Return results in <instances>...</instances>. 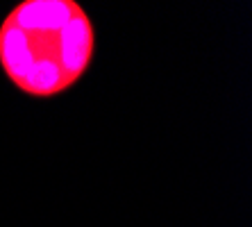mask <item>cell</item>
Wrapping results in <instances>:
<instances>
[{"mask_svg":"<svg viewBox=\"0 0 252 227\" xmlns=\"http://www.w3.org/2000/svg\"><path fill=\"white\" fill-rule=\"evenodd\" d=\"M94 50L91 18L73 0H25L0 25V66L32 98L70 89L87 73Z\"/></svg>","mask_w":252,"mask_h":227,"instance_id":"6da1fadb","label":"cell"}]
</instances>
